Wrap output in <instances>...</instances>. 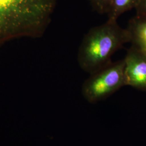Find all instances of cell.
<instances>
[{
    "mask_svg": "<svg viewBox=\"0 0 146 146\" xmlns=\"http://www.w3.org/2000/svg\"><path fill=\"white\" fill-rule=\"evenodd\" d=\"M139 0H112L107 13L108 20L117 21L126 11L135 8Z\"/></svg>",
    "mask_w": 146,
    "mask_h": 146,
    "instance_id": "obj_6",
    "label": "cell"
},
{
    "mask_svg": "<svg viewBox=\"0 0 146 146\" xmlns=\"http://www.w3.org/2000/svg\"><path fill=\"white\" fill-rule=\"evenodd\" d=\"M124 59L110 63L90 74L82 85V94L91 104L107 99L125 86Z\"/></svg>",
    "mask_w": 146,
    "mask_h": 146,
    "instance_id": "obj_3",
    "label": "cell"
},
{
    "mask_svg": "<svg viewBox=\"0 0 146 146\" xmlns=\"http://www.w3.org/2000/svg\"><path fill=\"white\" fill-rule=\"evenodd\" d=\"M135 9L136 15L146 18V0H139Z\"/></svg>",
    "mask_w": 146,
    "mask_h": 146,
    "instance_id": "obj_8",
    "label": "cell"
},
{
    "mask_svg": "<svg viewBox=\"0 0 146 146\" xmlns=\"http://www.w3.org/2000/svg\"><path fill=\"white\" fill-rule=\"evenodd\" d=\"M126 28L131 45L146 54V18L136 15L129 20Z\"/></svg>",
    "mask_w": 146,
    "mask_h": 146,
    "instance_id": "obj_5",
    "label": "cell"
},
{
    "mask_svg": "<svg viewBox=\"0 0 146 146\" xmlns=\"http://www.w3.org/2000/svg\"><path fill=\"white\" fill-rule=\"evenodd\" d=\"M95 11L98 13L107 14L112 0H88Z\"/></svg>",
    "mask_w": 146,
    "mask_h": 146,
    "instance_id": "obj_7",
    "label": "cell"
},
{
    "mask_svg": "<svg viewBox=\"0 0 146 146\" xmlns=\"http://www.w3.org/2000/svg\"><path fill=\"white\" fill-rule=\"evenodd\" d=\"M57 0H0V45L21 37L41 36Z\"/></svg>",
    "mask_w": 146,
    "mask_h": 146,
    "instance_id": "obj_1",
    "label": "cell"
},
{
    "mask_svg": "<svg viewBox=\"0 0 146 146\" xmlns=\"http://www.w3.org/2000/svg\"><path fill=\"white\" fill-rule=\"evenodd\" d=\"M125 60V86L146 92V54L131 45Z\"/></svg>",
    "mask_w": 146,
    "mask_h": 146,
    "instance_id": "obj_4",
    "label": "cell"
},
{
    "mask_svg": "<svg viewBox=\"0 0 146 146\" xmlns=\"http://www.w3.org/2000/svg\"><path fill=\"white\" fill-rule=\"evenodd\" d=\"M130 42L127 28L121 27L117 21L108 20L91 28L84 36L78 48V64L91 74L111 62L114 54Z\"/></svg>",
    "mask_w": 146,
    "mask_h": 146,
    "instance_id": "obj_2",
    "label": "cell"
}]
</instances>
